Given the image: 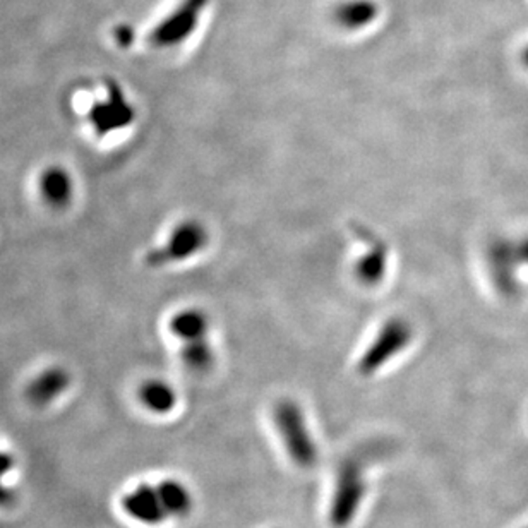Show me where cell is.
Listing matches in <instances>:
<instances>
[{"instance_id":"obj_12","label":"cell","mask_w":528,"mask_h":528,"mask_svg":"<svg viewBox=\"0 0 528 528\" xmlns=\"http://www.w3.org/2000/svg\"><path fill=\"white\" fill-rule=\"evenodd\" d=\"M139 405L155 416H166L177 407V391L160 378H149L138 386Z\"/></svg>"},{"instance_id":"obj_2","label":"cell","mask_w":528,"mask_h":528,"mask_svg":"<svg viewBox=\"0 0 528 528\" xmlns=\"http://www.w3.org/2000/svg\"><path fill=\"white\" fill-rule=\"evenodd\" d=\"M414 340V328L403 318H391L384 323L374 338L369 342L364 353L357 361L359 376H374L403 353Z\"/></svg>"},{"instance_id":"obj_11","label":"cell","mask_w":528,"mask_h":528,"mask_svg":"<svg viewBox=\"0 0 528 528\" xmlns=\"http://www.w3.org/2000/svg\"><path fill=\"white\" fill-rule=\"evenodd\" d=\"M211 321L204 310L198 308H185L174 312L168 319L170 335L183 344L204 340L210 335Z\"/></svg>"},{"instance_id":"obj_6","label":"cell","mask_w":528,"mask_h":528,"mask_svg":"<svg viewBox=\"0 0 528 528\" xmlns=\"http://www.w3.org/2000/svg\"><path fill=\"white\" fill-rule=\"evenodd\" d=\"M136 112L119 85H109L103 98L94 102L88 112V122L98 138L126 129L134 122Z\"/></svg>"},{"instance_id":"obj_8","label":"cell","mask_w":528,"mask_h":528,"mask_svg":"<svg viewBox=\"0 0 528 528\" xmlns=\"http://www.w3.org/2000/svg\"><path fill=\"white\" fill-rule=\"evenodd\" d=\"M355 234L367 247V253L361 255L355 263V276L365 287H376L384 280L388 273V259L389 251L381 237H378L371 228L362 223L355 227Z\"/></svg>"},{"instance_id":"obj_4","label":"cell","mask_w":528,"mask_h":528,"mask_svg":"<svg viewBox=\"0 0 528 528\" xmlns=\"http://www.w3.org/2000/svg\"><path fill=\"white\" fill-rule=\"evenodd\" d=\"M364 467L357 460H346L336 475V484L329 503V522L336 528H345L353 522L364 503Z\"/></svg>"},{"instance_id":"obj_9","label":"cell","mask_w":528,"mask_h":528,"mask_svg":"<svg viewBox=\"0 0 528 528\" xmlns=\"http://www.w3.org/2000/svg\"><path fill=\"white\" fill-rule=\"evenodd\" d=\"M71 386V372L62 365H47L26 383L24 397L33 407L45 408L58 400Z\"/></svg>"},{"instance_id":"obj_10","label":"cell","mask_w":528,"mask_h":528,"mask_svg":"<svg viewBox=\"0 0 528 528\" xmlns=\"http://www.w3.org/2000/svg\"><path fill=\"white\" fill-rule=\"evenodd\" d=\"M124 510L134 520L145 525H160L168 518L157 486L143 484L124 497Z\"/></svg>"},{"instance_id":"obj_1","label":"cell","mask_w":528,"mask_h":528,"mask_svg":"<svg viewBox=\"0 0 528 528\" xmlns=\"http://www.w3.org/2000/svg\"><path fill=\"white\" fill-rule=\"evenodd\" d=\"M273 424L291 461L300 469L318 463L319 452L302 407L291 398H282L273 407Z\"/></svg>"},{"instance_id":"obj_13","label":"cell","mask_w":528,"mask_h":528,"mask_svg":"<svg viewBox=\"0 0 528 528\" xmlns=\"http://www.w3.org/2000/svg\"><path fill=\"white\" fill-rule=\"evenodd\" d=\"M158 494L164 503L168 518H183L192 510V496L189 489L179 480H162L158 486Z\"/></svg>"},{"instance_id":"obj_3","label":"cell","mask_w":528,"mask_h":528,"mask_svg":"<svg viewBox=\"0 0 528 528\" xmlns=\"http://www.w3.org/2000/svg\"><path fill=\"white\" fill-rule=\"evenodd\" d=\"M210 234L208 228L198 219H187L179 221L165 238L164 244L153 247L146 255V263L151 268H164L189 261L200 255L208 246Z\"/></svg>"},{"instance_id":"obj_7","label":"cell","mask_w":528,"mask_h":528,"mask_svg":"<svg viewBox=\"0 0 528 528\" xmlns=\"http://www.w3.org/2000/svg\"><path fill=\"white\" fill-rule=\"evenodd\" d=\"M37 192L45 208L54 211L67 210L76 196L73 172L60 164L43 166L37 177Z\"/></svg>"},{"instance_id":"obj_17","label":"cell","mask_w":528,"mask_h":528,"mask_svg":"<svg viewBox=\"0 0 528 528\" xmlns=\"http://www.w3.org/2000/svg\"><path fill=\"white\" fill-rule=\"evenodd\" d=\"M525 60H527V64H528V52H527V54H525Z\"/></svg>"},{"instance_id":"obj_15","label":"cell","mask_w":528,"mask_h":528,"mask_svg":"<svg viewBox=\"0 0 528 528\" xmlns=\"http://www.w3.org/2000/svg\"><path fill=\"white\" fill-rule=\"evenodd\" d=\"M181 362L194 374H202L211 369L215 362V348L208 338L183 344L181 345Z\"/></svg>"},{"instance_id":"obj_5","label":"cell","mask_w":528,"mask_h":528,"mask_svg":"<svg viewBox=\"0 0 528 528\" xmlns=\"http://www.w3.org/2000/svg\"><path fill=\"white\" fill-rule=\"evenodd\" d=\"M208 0H183L166 18L162 19L149 33L151 47L168 49L185 41L200 24Z\"/></svg>"},{"instance_id":"obj_14","label":"cell","mask_w":528,"mask_h":528,"mask_svg":"<svg viewBox=\"0 0 528 528\" xmlns=\"http://www.w3.org/2000/svg\"><path fill=\"white\" fill-rule=\"evenodd\" d=\"M378 16V5L372 0H346L342 2L336 11L335 19L344 28H362L372 22Z\"/></svg>"},{"instance_id":"obj_16","label":"cell","mask_w":528,"mask_h":528,"mask_svg":"<svg viewBox=\"0 0 528 528\" xmlns=\"http://www.w3.org/2000/svg\"><path fill=\"white\" fill-rule=\"evenodd\" d=\"M115 40L121 43V45H124V47H128L130 45V41H132V30L130 28H119L117 31H115Z\"/></svg>"}]
</instances>
